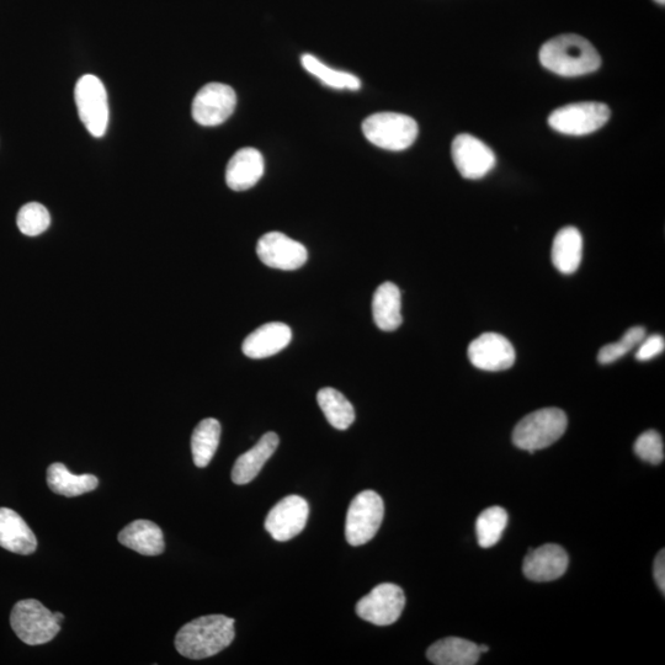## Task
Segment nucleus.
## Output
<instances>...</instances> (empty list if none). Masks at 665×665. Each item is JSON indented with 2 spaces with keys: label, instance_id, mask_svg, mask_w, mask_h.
I'll use <instances>...</instances> for the list:
<instances>
[{
  "label": "nucleus",
  "instance_id": "obj_5",
  "mask_svg": "<svg viewBox=\"0 0 665 665\" xmlns=\"http://www.w3.org/2000/svg\"><path fill=\"white\" fill-rule=\"evenodd\" d=\"M10 624L20 640L29 646L45 645L61 630L55 614L35 599L21 600L15 604Z\"/></svg>",
  "mask_w": 665,
  "mask_h": 665
},
{
  "label": "nucleus",
  "instance_id": "obj_35",
  "mask_svg": "<svg viewBox=\"0 0 665 665\" xmlns=\"http://www.w3.org/2000/svg\"><path fill=\"white\" fill-rule=\"evenodd\" d=\"M478 649H480V653H481V654H482V653H488V651H489V647H488V646H484V645H478Z\"/></svg>",
  "mask_w": 665,
  "mask_h": 665
},
{
  "label": "nucleus",
  "instance_id": "obj_25",
  "mask_svg": "<svg viewBox=\"0 0 665 665\" xmlns=\"http://www.w3.org/2000/svg\"><path fill=\"white\" fill-rule=\"evenodd\" d=\"M221 439V424L217 419L201 420L191 436L194 464L204 468L214 459Z\"/></svg>",
  "mask_w": 665,
  "mask_h": 665
},
{
  "label": "nucleus",
  "instance_id": "obj_4",
  "mask_svg": "<svg viewBox=\"0 0 665 665\" xmlns=\"http://www.w3.org/2000/svg\"><path fill=\"white\" fill-rule=\"evenodd\" d=\"M367 141L383 150L399 152L411 147L418 136L417 121L398 113H377L363 122Z\"/></svg>",
  "mask_w": 665,
  "mask_h": 665
},
{
  "label": "nucleus",
  "instance_id": "obj_22",
  "mask_svg": "<svg viewBox=\"0 0 665 665\" xmlns=\"http://www.w3.org/2000/svg\"><path fill=\"white\" fill-rule=\"evenodd\" d=\"M552 263L562 274L576 273L583 258V237L576 227H565L552 244Z\"/></svg>",
  "mask_w": 665,
  "mask_h": 665
},
{
  "label": "nucleus",
  "instance_id": "obj_17",
  "mask_svg": "<svg viewBox=\"0 0 665 665\" xmlns=\"http://www.w3.org/2000/svg\"><path fill=\"white\" fill-rule=\"evenodd\" d=\"M265 170L262 153L255 148H242L231 158L226 169V183L234 191H246L257 185Z\"/></svg>",
  "mask_w": 665,
  "mask_h": 665
},
{
  "label": "nucleus",
  "instance_id": "obj_13",
  "mask_svg": "<svg viewBox=\"0 0 665 665\" xmlns=\"http://www.w3.org/2000/svg\"><path fill=\"white\" fill-rule=\"evenodd\" d=\"M310 507L300 496H289L280 500L270 510L265 520V529L274 540L289 541L306 528Z\"/></svg>",
  "mask_w": 665,
  "mask_h": 665
},
{
  "label": "nucleus",
  "instance_id": "obj_20",
  "mask_svg": "<svg viewBox=\"0 0 665 665\" xmlns=\"http://www.w3.org/2000/svg\"><path fill=\"white\" fill-rule=\"evenodd\" d=\"M121 545L141 553L143 556L162 555L164 544L163 531L150 520H136L127 525L119 534Z\"/></svg>",
  "mask_w": 665,
  "mask_h": 665
},
{
  "label": "nucleus",
  "instance_id": "obj_16",
  "mask_svg": "<svg viewBox=\"0 0 665 665\" xmlns=\"http://www.w3.org/2000/svg\"><path fill=\"white\" fill-rule=\"evenodd\" d=\"M292 331L281 322H270L255 329L244 339L242 350L250 359H265L276 355L291 343Z\"/></svg>",
  "mask_w": 665,
  "mask_h": 665
},
{
  "label": "nucleus",
  "instance_id": "obj_36",
  "mask_svg": "<svg viewBox=\"0 0 665 665\" xmlns=\"http://www.w3.org/2000/svg\"><path fill=\"white\" fill-rule=\"evenodd\" d=\"M654 2H657L658 4H662V5H664L665 0H654Z\"/></svg>",
  "mask_w": 665,
  "mask_h": 665
},
{
  "label": "nucleus",
  "instance_id": "obj_14",
  "mask_svg": "<svg viewBox=\"0 0 665 665\" xmlns=\"http://www.w3.org/2000/svg\"><path fill=\"white\" fill-rule=\"evenodd\" d=\"M513 344L498 333H483L468 347V359L477 369L504 371L515 364Z\"/></svg>",
  "mask_w": 665,
  "mask_h": 665
},
{
  "label": "nucleus",
  "instance_id": "obj_34",
  "mask_svg": "<svg viewBox=\"0 0 665 665\" xmlns=\"http://www.w3.org/2000/svg\"><path fill=\"white\" fill-rule=\"evenodd\" d=\"M56 620L58 621V624H62L63 621H65V615L62 613H55Z\"/></svg>",
  "mask_w": 665,
  "mask_h": 665
},
{
  "label": "nucleus",
  "instance_id": "obj_28",
  "mask_svg": "<svg viewBox=\"0 0 665 665\" xmlns=\"http://www.w3.org/2000/svg\"><path fill=\"white\" fill-rule=\"evenodd\" d=\"M507 524L508 513L503 508L492 507L484 510L478 516L476 523L478 544L483 549H489V547L497 545L499 540L502 539Z\"/></svg>",
  "mask_w": 665,
  "mask_h": 665
},
{
  "label": "nucleus",
  "instance_id": "obj_33",
  "mask_svg": "<svg viewBox=\"0 0 665 665\" xmlns=\"http://www.w3.org/2000/svg\"><path fill=\"white\" fill-rule=\"evenodd\" d=\"M654 578H656V582L658 584L659 589H661V592L664 594L665 593V553L664 550L659 551L658 556L656 558V562H654Z\"/></svg>",
  "mask_w": 665,
  "mask_h": 665
},
{
  "label": "nucleus",
  "instance_id": "obj_29",
  "mask_svg": "<svg viewBox=\"0 0 665 665\" xmlns=\"http://www.w3.org/2000/svg\"><path fill=\"white\" fill-rule=\"evenodd\" d=\"M17 222L21 233L25 236L36 237L50 227L51 216L44 205L39 202H29L21 207Z\"/></svg>",
  "mask_w": 665,
  "mask_h": 665
},
{
  "label": "nucleus",
  "instance_id": "obj_7",
  "mask_svg": "<svg viewBox=\"0 0 665 665\" xmlns=\"http://www.w3.org/2000/svg\"><path fill=\"white\" fill-rule=\"evenodd\" d=\"M74 98L79 117L90 135L103 137L109 124L108 93L103 82L93 74H85L77 82Z\"/></svg>",
  "mask_w": 665,
  "mask_h": 665
},
{
  "label": "nucleus",
  "instance_id": "obj_9",
  "mask_svg": "<svg viewBox=\"0 0 665 665\" xmlns=\"http://www.w3.org/2000/svg\"><path fill=\"white\" fill-rule=\"evenodd\" d=\"M406 597L401 587L392 583L377 585L356 604V614L376 626L395 624L401 617Z\"/></svg>",
  "mask_w": 665,
  "mask_h": 665
},
{
  "label": "nucleus",
  "instance_id": "obj_10",
  "mask_svg": "<svg viewBox=\"0 0 665 665\" xmlns=\"http://www.w3.org/2000/svg\"><path fill=\"white\" fill-rule=\"evenodd\" d=\"M236 105L237 95L230 85L209 83L195 95L191 111L199 125L211 127L230 119Z\"/></svg>",
  "mask_w": 665,
  "mask_h": 665
},
{
  "label": "nucleus",
  "instance_id": "obj_23",
  "mask_svg": "<svg viewBox=\"0 0 665 665\" xmlns=\"http://www.w3.org/2000/svg\"><path fill=\"white\" fill-rule=\"evenodd\" d=\"M481 653L478 645L464 638L448 637L430 646L427 657L436 665H475Z\"/></svg>",
  "mask_w": 665,
  "mask_h": 665
},
{
  "label": "nucleus",
  "instance_id": "obj_21",
  "mask_svg": "<svg viewBox=\"0 0 665 665\" xmlns=\"http://www.w3.org/2000/svg\"><path fill=\"white\" fill-rule=\"evenodd\" d=\"M372 316L383 332H393L401 326L402 294L397 285L383 283L377 287L372 299Z\"/></svg>",
  "mask_w": 665,
  "mask_h": 665
},
{
  "label": "nucleus",
  "instance_id": "obj_32",
  "mask_svg": "<svg viewBox=\"0 0 665 665\" xmlns=\"http://www.w3.org/2000/svg\"><path fill=\"white\" fill-rule=\"evenodd\" d=\"M665 349V340L663 335L654 334L645 338L637 350L636 359L638 361H648L661 355Z\"/></svg>",
  "mask_w": 665,
  "mask_h": 665
},
{
  "label": "nucleus",
  "instance_id": "obj_31",
  "mask_svg": "<svg viewBox=\"0 0 665 665\" xmlns=\"http://www.w3.org/2000/svg\"><path fill=\"white\" fill-rule=\"evenodd\" d=\"M635 452L641 460L648 464L659 465L664 461V443L661 434L656 430H648L638 436Z\"/></svg>",
  "mask_w": 665,
  "mask_h": 665
},
{
  "label": "nucleus",
  "instance_id": "obj_26",
  "mask_svg": "<svg viewBox=\"0 0 665 665\" xmlns=\"http://www.w3.org/2000/svg\"><path fill=\"white\" fill-rule=\"evenodd\" d=\"M317 402L329 424L338 430H347L355 422V411L347 397L332 387L318 392Z\"/></svg>",
  "mask_w": 665,
  "mask_h": 665
},
{
  "label": "nucleus",
  "instance_id": "obj_8",
  "mask_svg": "<svg viewBox=\"0 0 665 665\" xmlns=\"http://www.w3.org/2000/svg\"><path fill=\"white\" fill-rule=\"evenodd\" d=\"M610 109L603 103H576L553 111L549 124L563 135L584 136L598 131L610 119Z\"/></svg>",
  "mask_w": 665,
  "mask_h": 665
},
{
  "label": "nucleus",
  "instance_id": "obj_6",
  "mask_svg": "<svg viewBox=\"0 0 665 665\" xmlns=\"http://www.w3.org/2000/svg\"><path fill=\"white\" fill-rule=\"evenodd\" d=\"M385 516V504L374 491H364L351 502L345 537L351 546H361L374 539Z\"/></svg>",
  "mask_w": 665,
  "mask_h": 665
},
{
  "label": "nucleus",
  "instance_id": "obj_2",
  "mask_svg": "<svg viewBox=\"0 0 665 665\" xmlns=\"http://www.w3.org/2000/svg\"><path fill=\"white\" fill-rule=\"evenodd\" d=\"M540 62L549 71L562 77H579L598 71L599 52L584 37L566 34L547 41L540 50Z\"/></svg>",
  "mask_w": 665,
  "mask_h": 665
},
{
  "label": "nucleus",
  "instance_id": "obj_19",
  "mask_svg": "<svg viewBox=\"0 0 665 665\" xmlns=\"http://www.w3.org/2000/svg\"><path fill=\"white\" fill-rule=\"evenodd\" d=\"M279 436L273 432L266 433L262 439L243 455L239 456L232 470V481L238 486L248 484L259 475L262 468L278 449Z\"/></svg>",
  "mask_w": 665,
  "mask_h": 665
},
{
  "label": "nucleus",
  "instance_id": "obj_3",
  "mask_svg": "<svg viewBox=\"0 0 665 665\" xmlns=\"http://www.w3.org/2000/svg\"><path fill=\"white\" fill-rule=\"evenodd\" d=\"M568 418L558 408H545L532 412L521 419L513 432L516 448L534 454L537 450L549 448L566 433Z\"/></svg>",
  "mask_w": 665,
  "mask_h": 665
},
{
  "label": "nucleus",
  "instance_id": "obj_27",
  "mask_svg": "<svg viewBox=\"0 0 665 665\" xmlns=\"http://www.w3.org/2000/svg\"><path fill=\"white\" fill-rule=\"evenodd\" d=\"M301 62L308 73L318 78L327 87L339 90H359L361 88L360 79L354 74L329 68L315 56L303 55Z\"/></svg>",
  "mask_w": 665,
  "mask_h": 665
},
{
  "label": "nucleus",
  "instance_id": "obj_1",
  "mask_svg": "<svg viewBox=\"0 0 665 665\" xmlns=\"http://www.w3.org/2000/svg\"><path fill=\"white\" fill-rule=\"evenodd\" d=\"M236 637L234 620L225 615L202 616L190 621L175 637V648L183 657L205 659L226 649Z\"/></svg>",
  "mask_w": 665,
  "mask_h": 665
},
{
  "label": "nucleus",
  "instance_id": "obj_30",
  "mask_svg": "<svg viewBox=\"0 0 665 665\" xmlns=\"http://www.w3.org/2000/svg\"><path fill=\"white\" fill-rule=\"evenodd\" d=\"M646 338V329L643 327H633L624 334L619 342L605 345L601 348L598 354V361L600 364L609 365L630 353L642 343Z\"/></svg>",
  "mask_w": 665,
  "mask_h": 665
},
{
  "label": "nucleus",
  "instance_id": "obj_12",
  "mask_svg": "<svg viewBox=\"0 0 665 665\" xmlns=\"http://www.w3.org/2000/svg\"><path fill=\"white\" fill-rule=\"evenodd\" d=\"M257 254L260 262L269 268L292 271L302 268L308 252L300 242L281 232H269L259 239Z\"/></svg>",
  "mask_w": 665,
  "mask_h": 665
},
{
  "label": "nucleus",
  "instance_id": "obj_11",
  "mask_svg": "<svg viewBox=\"0 0 665 665\" xmlns=\"http://www.w3.org/2000/svg\"><path fill=\"white\" fill-rule=\"evenodd\" d=\"M451 153L457 170L465 179H481L496 167V156L491 148L468 133L455 138Z\"/></svg>",
  "mask_w": 665,
  "mask_h": 665
},
{
  "label": "nucleus",
  "instance_id": "obj_15",
  "mask_svg": "<svg viewBox=\"0 0 665 665\" xmlns=\"http://www.w3.org/2000/svg\"><path fill=\"white\" fill-rule=\"evenodd\" d=\"M568 563L565 549L555 544H547L530 550L524 560L523 572L532 582H552L566 573Z\"/></svg>",
  "mask_w": 665,
  "mask_h": 665
},
{
  "label": "nucleus",
  "instance_id": "obj_18",
  "mask_svg": "<svg viewBox=\"0 0 665 665\" xmlns=\"http://www.w3.org/2000/svg\"><path fill=\"white\" fill-rule=\"evenodd\" d=\"M0 547L18 555H31L37 549L33 530L13 509L0 508Z\"/></svg>",
  "mask_w": 665,
  "mask_h": 665
},
{
  "label": "nucleus",
  "instance_id": "obj_24",
  "mask_svg": "<svg viewBox=\"0 0 665 665\" xmlns=\"http://www.w3.org/2000/svg\"><path fill=\"white\" fill-rule=\"evenodd\" d=\"M47 484L53 493L72 498L97 489L99 480L94 475H73L65 465L56 462L47 470Z\"/></svg>",
  "mask_w": 665,
  "mask_h": 665
}]
</instances>
